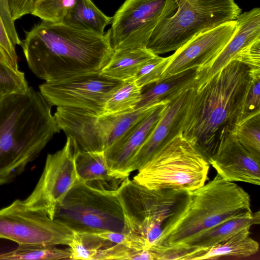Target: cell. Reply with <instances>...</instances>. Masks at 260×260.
Masks as SVG:
<instances>
[{
  "mask_svg": "<svg viewBox=\"0 0 260 260\" xmlns=\"http://www.w3.org/2000/svg\"><path fill=\"white\" fill-rule=\"evenodd\" d=\"M20 45L31 72L48 82L100 73L114 52L110 29L100 34L44 21L25 31Z\"/></svg>",
  "mask_w": 260,
  "mask_h": 260,
  "instance_id": "cell-1",
  "label": "cell"
},
{
  "mask_svg": "<svg viewBox=\"0 0 260 260\" xmlns=\"http://www.w3.org/2000/svg\"><path fill=\"white\" fill-rule=\"evenodd\" d=\"M250 84L249 68L233 60L194 94L182 134L207 160L243 119Z\"/></svg>",
  "mask_w": 260,
  "mask_h": 260,
  "instance_id": "cell-2",
  "label": "cell"
},
{
  "mask_svg": "<svg viewBox=\"0 0 260 260\" xmlns=\"http://www.w3.org/2000/svg\"><path fill=\"white\" fill-rule=\"evenodd\" d=\"M52 107L31 87L0 100V186L21 174L60 132Z\"/></svg>",
  "mask_w": 260,
  "mask_h": 260,
  "instance_id": "cell-3",
  "label": "cell"
},
{
  "mask_svg": "<svg viewBox=\"0 0 260 260\" xmlns=\"http://www.w3.org/2000/svg\"><path fill=\"white\" fill-rule=\"evenodd\" d=\"M251 213L249 194L217 174L207 184L186 192L165 222L161 235L151 248L175 246L221 222Z\"/></svg>",
  "mask_w": 260,
  "mask_h": 260,
  "instance_id": "cell-4",
  "label": "cell"
},
{
  "mask_svg": "<svg viewBox=\"0 0 260 260\" xmlns=\"http://www.w3.org/2000/svg\"><path fill=\"white\" fill-rule=\"evenodd\" d=\"M177 9L160 20L146 48L156 55L176 51L196 35L236 20L241 9L235 0H175Z\"/></svg>",
  "mask_w": 260,
  "mask_h": 260,
  "instance_id": "cell-5",
  "label": "cell"
},
{
  "mask_svg": "<svg viewBox=\"0 0 260 260\" xmlns=\"http://www.w3.org/2000/svg\"><path fill=\"white\" fill-rule=\"evenodd\" d=\"M210 165L181 132L159 150L133 179L151 189L189 191L205 184Z\"/></svg>",
  "mask_w": 260,
  "mask_h": 260,
  "instance_id": "cell-6",
  "label": "cell"
},
{
  "mask_svg": "<svg viewBox=\"0 0 260 260\" xmlns=\"http://www.w3.org/2000/svg\"><path fill=\"white\" fill-rule=\"evenodd\" d=\"M187 191L151 189L125 178L116 189L124 220L123 233L145 240L150 249L162 226Z\"/></svg>",
  "mask_w": 260,
  "mask_h": 260,
  "instance_id": "cell-7",
  "label": "cell"
},
{
  "mask_svg": "<svg viewBox=\"0 0 260 260\" xmlns=\"http://www.w3.org/2000/svg\"><path fill=\"white\" fill-rule=\"evenodd\" d=\"M158 105L122 113L102 115L57 107L53 115L59 129L76 141L79 150L101 151L115 144Z\"/></svg>",
  "mask_w": 260,
  "mask_h": 260,
  "instance_id": "cell-8",
  "label": "cell"
},
{
  "mask_svg": "<svg viewBox=\"0 0 260 260\" xmlns=\"http://www.w3.org/2000/svg\"><path fill=\"white\" fill-rule=\"evenodd\" d=\"M54 218L77 232H124V216L116 190L100 189L80 181L58 205Z\"/></svg>",
  "mask_w": 260,
  "mask_h": 260,
  "instance_id": "cell-9",
  "label": "cell"
},
{
  "mask_svg": "<svg viewBox=\"0 0 260 260\" xmlns=\"http://www.w3.org/2000/svg\"><path fill=\"white\" fill-rule=\"evenodd\" d=\"M74 231L62 221L16 200L0 209V238L18 245L68 246Z\"/></svg>",
  "mask_w": 260,
  "mask_h": 260,
  "instance_id": "cell-10",
  "label": "cell"
},
{
  "mask_svg": "<svg viewBox=\"0 0 260 260\" xmlns=\"http://www.w3.org/2000/svg\"><path fill=\"white\" fill-rule=\"evenodd\" d=\"M176 9L175 0H125L112 17V49L146 48L157 23Z\"/></svg>",
  "mask_w": 260,
  "mask_h": 260,
  "instance_id": "cell-11",
  "label": "cell"
},
{
  "mask_svg": "<svg viewBox=\"0 0 260 260\" xmlns=\"http://www.w3.org/2000/svg\"><path fill=\"white\" fill-rule=\"evenodd\" d=\"M78 147L67 136L62 149L47 156L42 175L32 192L23 200L28 208L41 211L54 219L58 205L78 181L75 156Z\"/></svg>",
  "mask_w": 260,
  "mask_h": 260,
  "instance_id": "cell-12",
  "label": "cell"
},
{
  "mask_svg": "<svg viewBox=\"0 0 260 260\" xmlns=\"http://www.w3.org/2000/svg\"><path fill=\"white\" fill-rule=\"evenodd\" d=\"M122 82L99 73L61 81L45 82L40 85L39 91L52 106L102 115L105 113L107 101Z\"/></svg>",
  "mask_w": 260,
  "mask_h": 260,
  "instance_id": "cell-13",
  "label": "cell"
},
{
  "mask_svg": "<svg viewBox=\"0 0 260 260\" xmlns=\"http://www.w3.org/2000/svg\"><path fill=\"white\" fill-rule=\"evenodd\" d=\"M236 29L237 22L234 20L194 36L170 56L161 80L189 69H197L198 72L209 67Z\"/></svg>",
  "mask_w": 260,
  "mask_h": 260,
  "instance_id": "cell-14",
  "label": "cell"
},
{
  "mask_svg": "<svg viewBox=\"0 0 260 260\" xmlns=\"http://www.w3.org/2000/svg\"><path fill=\"white\" fill-rule=\"evenodd\" d=\"M196 84L169 101L157 123L127 165L125 174L142 168L162 147L182 132L190 102L196 92Z\"/></svg>",
  "mask_w": 260,
  "mask_h": 260,
  "instance_id": "cell-15",
  "label": "cell"
},
{
  "mask_svg": "<svg viewBox=\"0 0 260 260\" xmlns=\"http://www.w3.org/2000/svg\"><path fill=\"white\" fill-rule=\"evenodd\" d=\"M208 161L225 181L260 184V158L248 151L232 135Z\"/></svg>",
  "mask_w": 260,
  "mask_h": 260,
  "instance_id": "cell-16",
  "label": "cell"
},
{
  "mask_svg": "<svg viewBox=\"0 0 260 260\" xmlns=\"http://www.w3.org/2000/svg\"><path fill=\"white\" fill-rule=\"evenodd\" d=\"M168 102L159 104L115 144L105 151L107 164L113 176L122 180L127 177L125 174L127 164L157 123Z\"/></svg>",
  "mask_w": 260,
  "mask_h": 260,
  "instance_id": "cell-17",
  "label": "cell"
},
{
  "mask_svg": "<svg viewBox=\"0 0 260 260\" xmlns=\"http://www.w3.org/2000/svg\"><path fill=\"white\" fill-rule=\"evenodd\" d=\"M235 34L214 61L197 72V90L224 68L242 49L260 39V8H254L241 13L236 19Z\"/></svg>",
  "mask_w": 260,
  "mask_h": 260,
  "instance_id": "cell-18",
  "label": "cell"
},
{
  "mask_svg": "<svg viewBox=\"0 0 260 260\" xmlns=\"http://www.w3.org/2000/svg\"><path fill=\"white\" fill-rule=\"evenodd\" d=\"M260 222L259 211L234 217L221 222L211 228L200 232L171 247H155L152 250L158 260H165L169 255L183 251L208 249L229 238L246 227Z\"/></svg>",
  "mask_w": 260,
  "mask_h": 260,
  "instance_id": "cell-19",
  "label": "cell"
},
{
  "mask_svg": "<svg viewBox=\"0 0 260 260\" xmlns=\"http://www.w3.org/2000/svg\"><path fill=\"white\" fill-rule=\"evenodd\" d=\"M250 227H246L222 242L205 250L175 253L172 259L201 260L217 259L224 256L247 257L259 250L258 242L250 236Z\"/></svg>",
  "mask_w": 260,
  "mask_h": 260,
  "instance_id": "cell-20",
  "label": "cell"
},
{
  "mask_svg": "<svg viewBox=\"0 0 260 260\" xmlns=\"http://www.w3.org/2000/svg\"><path fill=\"white\" fill-rule=\"evenodd\" d=\"M75 165L78 181L94 188L115 190L123 180L112 174L105 151H86L78 149Z\"/></svg>",
  "mask_w": 260,
  "mask_h": 260,
  "instance_id": "cell-21",
  "label": "cell"
},
{
  "mask_svg": "<svg viewBox=\"0 0 260 260\" xmlns=\"http://www.w3.org/2000/svg\"><path fill=\"white\" fill-rule=\"evenodd\" d=\"M197 76V69H191L150 84V87L142 91L135 110L170 101L183 91L196 85Z\"/></svg>",
  "mask_w": 260,
  "mask_h": 260,
  "instance_id": "cell-22",
  "label": "cell"
},
{
  "mask_svg": "<svg viewBox=\"0 0 260 260\" xmlns=\"http://www.w3.org/2000/svg\"><path fill=\"white\" fill-rule=\"evenodd\" d=\"M156 55L147 48L114 50L100 74L121 81L133 79L141 66Z\"/></svg>",
  "mask_w": 260,
  "mask_h": 260,
  "instance_id": "cell-23",
  "label": "cell"
},
{
  "mask_svg": "<svg viewBox=\"0 0 260 260\" xmlns=\"http://www.w3.org/2000/svg\"><path fill=\"white\" fill-rule=\"evenodd\" d=\"M112 17L101 11L92 0H76L75 5L64 22L75 27L103 34L105 27L111 24Z\"/></svg>",
  "mask_w": 260,
  "mask_h": 260,
  "instance_id": "cell-24",
  "label": "cell"
},
{
  "mask_svg": "<svg viewBox=\"0 0 260 260\" xmlns=\"http://www.w3.org/2000/svg\"><path fill=\"white\" fill-rule=\"evenodd\" d=\"M142 89L134 79L122 81L107 101L105 113L115 114L134 110L139 102Z\"/></svg>",
  "mask_w": 260,
  "mask_h": 260,
  "instance_id": "cell-25",
  "label": "cell"
},
{
  "mask_svg": "<svg viewBox=\"0 0 260 260\" xmlns=\"http://www.w3.org/2000/svg\"><path fill=\"white\" fill-rule=\"evenodd\" d=\"M14 259H71V252L56 246L18 245L12 251L0 253V260Z\"/></svg>",
  "mask_w": 260,
  "mask_h": 260,
  "instance_id": "cell-26",
  "label": "cell"
},
{
  "mask_svg": "<svg viewBox=\"0 0 260 260\" xmlns=\"http://www.w3.org/2000/svg\"><path fill=\"white\" fill-rule=\"evenodd\" d=\"M113 244L94 233L74 231V236L68 248L72 260H94L99 250Z\"/></svg>",
  "mask_w": 260,
  "mask_h": 260,
  "instance_id": "cell-27",
  "label": "cell"
},
{
  "mask_svg": "<svg viewBox=\"0 0 260 260\" xmlns=\"http://www.w3.org/2000/svg\"><path fill=\"white\" fill-rule=\"evenodd\" d=\"M231 135L248 151L260 158V113L243 119Z\"/></svg>",
  "mask_w": 260,
  "mask_h": 260,
  "instance_id": "cell-28",
  "label": "cell"
},
{
  "mask_svg": "<svg viewBox=\"0 0 260 260\" xmlns=\"http://www.w3.org/2000/svg\"><path fill=\"white\" fill-rule=\"evenodd\" d=\"M76 2V0H35L30 14L42 21L63 22Z\"/></svg>",
  "mask_w": 260,
  "mask_h": 260,
  "instance_id": "cell-29",
  "label": "cell"
},
{
  "mask_svg": "<svg viewBox=\"0 0 260 260\" xmlns=\"http://www.w3.org/2000/svg\"><path fill=\"white\" fill-rule=\"evenodd\" d=\"M29 87L24 73L0 58V100L9 94L25 93Z\"/></svg>",
  "mask_w": 260,
  "mask_h": 260,
  "instance_id": "cell-30",
  "label": "cell"
},
{
  "mask_svg": "<svg viewBox=\"0 0 260 260\" xmlns=\"http://www.w3.org/2000/svg\"><path fill=\"white\" fill-rule=\"evenodd\" d=\"M157 260L156 254L151 250H138L122 244H114L99 250L94 260Z\"/></svg>",
  "mask_w": 260,
  "mask_h": 260,
  "instance_id": "cell-31",
  "label": "cell"
},
{
  "mask_svg": "<svg viewBox=\"0 0 260 260\" xmlns=\"http://www.w3.org/2000/svg\"><path fill=\"white\" fill-rule=\"evenodd\" d=\"M169 59L170 56L162 57L156 55L145 62L133 78L137 85L143 89L160 81Z\"/></svg>",
  "mask_w": 260,
  "mask_h": 260,
  "instance_id": "cell-32",
  "label": "cell"
},
{
  "mask_svg": "<svg viewBox=\"0 0 260 260\" xmlns=\"http://www.w3.org/2000/svg\"><path fill=\"white\" fill-rule=\"evenodd\" d=\"M250 84L245 105L243 119L260 113V70H250Z\"/></svg>",
  "mask_w": 260,
  "mask_h": 260,
  "instance_id": "cell-33",
  "label": "cell"
},
{
  "mask_svg": "<svg viewBox=\"0 0 260 260\" xmlns=\"http://www.w3.org/2000/svg\"><path fill=\"white\" fill-rule=\"evenodd\" d=\"M0 58L13 68L18 70L16 46L9 37L0 14Z\"/></svg>",
  "mask_w": 260,
  "mask_h": 260,
  "instance_id": "cell-34",
  "label": "cell"
},
{
  "mask_svg": "<svg viewBox=\"0 0 260 260\" xmlns=\"http://www.w3.org/2000/svg\"><path fill=\"white\" fill-rule=\"evenodd\" d=\"M233 60L245 64L250 70H260V39L240 51Z\"/></svg>",
  "mask_w": 260,
  "mask_h": 260,
  "instance_id": "cell-35",
  "label": "cell"
},
{
  "mask_svg": "<svg viewBox=\"0 0 260 260\" xmlns=\"http://www.w3.org/2000/svg\"><path fill=\"white\" fill-rule=\"evenodd\" d=\"M0 14L7 34L14 45H20L21 41L17 34L11 13L9 1L0 0Z\"/></svg>",
  "mask_w": 260,
  "mask_h": 260,
  "instance_id": "cell-36",
  "label": "cell"
},
{
  "mask_svg": "<svg viewBox=\"0 0 260 260\" xmlns=\"http://www.w3.org/2000/svg\"><path fill=\"white\" fill-rule=\"evenodd\" d=\"M12 18L15 20L30 14L35 0H8Z\"/></svg>",
  "mask_w": 260,
  "mask_h": 260,
  "instance_id": "cell-37",
  "label": "cell"
}]
</instances>
